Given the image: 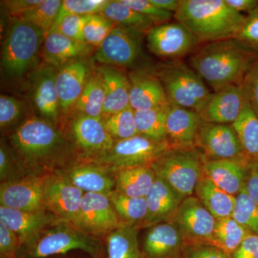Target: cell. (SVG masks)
I'll return each instance as SVG.
<instances>
[{
    "label": "cell",
    "instance_id": "cell-16",
    "mask_svg": "<svg viewBox=\"0 0 258 258\" xmlns=\"http://www.w3.org/2000/svg\"><path fill=\"white\" fill-rule=\"evenodd\" d=\"M55 173L84 193L109 196L115 189V170L97 163L81 161Z\"/></svg>",
    "mask_w": 258,
    "mask_h": 258
},
{
    "label": "cell",
    "instance_id": "cell-48",
    "mask_svg": "<svg viewBox=\"0 0 258 258\" xmlns=\"http://www.w3.org/2000/svg\"><path fill=\"white\" fill-rule=\"evenodd\" d=\"M244 98L258 115V57L241 85Z\"/></svg>",
    "mask_w": 258,
    "mask_h": 258
},
{
    "label": "cell",
    "instance_id": "cell-44",
    "mask_svg": "<svg viewBox=\"0 0 258 258\" xmlns=\"http://www.w3.org/2000/svg\"><path fill=\"white\" fill-rule=\"evenodd\" d=\"M120 1L131 9L135 10L140 14L150 19L155 25L169 23L171 19L174 18V13L157 8L152 3L150 0H120Z\"/></svg>",
    "mask_w": 258,
    "mask_h": 258
},
{
    "label": "cell",
    "instance_id": "cell-12",
    "mask_svg": "<svg viewBox=\"0 0 258 258\" xmlns=\"http://www.w3.org/2000/svg\"><path fill=\"white\" fill-rule=\"evenodd\" d=\"M74 225L86 235L102 240L120 223L109 196L85 193Z\"/></svg>",
    "mask_w": 258,
    "mask_h": 258
},
{
    "label": "cell",
    "instance_id": "cell-46",
    "mask_svg": "<svg viewBox=\"0 0 258 258\" xmlns=\"http://www.w3.org/2000/svg\"><path fill=\"white\" fill-rule=\"evenodd\" d=\"M88 16H79V15H71L64 18L55 28L51 29L57 30L64 35L76 40V41L85 42L84 35H83V29L85 25L88 21Z\"/></svg>",
    "mask_w": 258,
    "mask_h": 258
},
{
    "label": "cell",
    "instance_id": "cell-37",
    "mask_svg": "<svg viewBox=\"0 0 258 258\" xmlns=\"http://www.w3.org/2000/svg\"><path fill=\"white\" fill-rule=\"evenodd\" d=\"M169 106L134 111L139 134L157 142L167 143L166 118Z\"/></svg>",
    "mask_w": 258,
    "mask_h": 258
},
{
    "label": "cell",
    "instance_id": "cell-57",
    "mask_svg": "<svg viewBox=\"0 0 258 258\" xmlns=\"http://www.w3.org/2000/svg\"><path fill=\"white\" fill-rule=\"evenodd\" d=\"M97 258H101V257H100V255H99V256H98V257H97Z\"/></svg>",
    "mask_w": 258,
    "mask_h": 258
},
{
    "label": "cell",
    "instance_id": "cell-47",
    "mask_svg": "<svg viewBox=\"0 0 258 258\" xmlns=\"http://www.w3.org/2000/svg\"><path fill=\"white\" fill-rule=\"evenodd\" d=\"M235 39L258 50V7L248 14Z\"/></svg>",
    "mask_w": 258,
    "mask_h": 258
},
{
    "label": "cell",
    "instance_id": "cell-52",
    "mask_svg": "<svg viewBox=\"0 0 258 258\" xmlns=\"http://www.w3.org/2000/svg\"><path fill=\"white\" fill-rule=\"evenodd\" d=\"M244 187L251 200L258 205V161H252L249 164Z\"/></svg>",
    "mask_w": 258,
    "mask_h": 258
},
{
    "label": "cell",
    "instance_id": "cell-49",
    "mask_svg": "<svg viewBox=\"0 0 258 258\" xmlns=\"http://www.w3.org/2000/svg\"><path fill=\"white\" fill-rule=\"evenodd\" d=\"M20 248L18 236L0 222V258H18Z\"/></svg>",
    "mask_w": 258,
    "mask_h": 258
},
{
    "label": "cell",
    "instance_id": "cell-50",
    "mask_svg": "<svg viewBox=\"0 0 258 258\" xmlns=\"http://www.w3.org/2000/svg\"><path fill=\"white\" fill-rule=\"evenodd\" d=\"M183 258H232L216 246L210 244L184 245Z\"/></svg>",
    "mask_w": 258,
    "mask_h": 258
},
{
    "label": "cell",
    "instance_id": "cell-15",
    "mask_svg": "<svg viewBox=\"0 0 258 258\" xmlns=\"http://www.w3.org/2000/svg\"><path fill=\"white\" fill-rule=\"evenodd\" d=\"M84 194L56 173L44 175V205L60 220L74 223Z\"/></svg>",
    "mask_w": 258,
    "mask_h": 258
},
{
    "label": "cell",
    "instance_id": "cell-28",
    "mask_svg": "<svg viewBox=\"0 0 258 258\" xmlns=\"http://www.w3.org/2000/svg\"><path fill=\"white\" fill-rule=\"evenodd\" d=\"M98 73L105 89L103 116H108L130 107V81L126 75L110 66L100 68Z\"/></svg>",
    "mask_w": 258,
    "mask_h": 258
},
{
    "label": "cell",
    "instance_id": "cell-10",
    "mask_svg": "<svg viewBox=\"0 0 258 258\" xmlns=\"http://www.w3.org/2000/svg\"><path fill=\"white\" fill-rule=\"evenodd\" d=\"M195 147L206 160L252 161L244 154L240 139L232 124L203 121L199 129Z\"/></svg>",
    "mask_w": 258,
    "mask_h": 258
},
{
    "label": "cell",
    "instance_id": "cell-41",
    "mask_svg": "<svg viewBox=\"0 0 258 258\" xmlns=\"http://www.w3.org/2000/svg\"><path fill=\"white\" fill-rule=\"evenodd\" d=\"M232 217L252 233L258 235V205L251 200L244 186L235 197Z\"/></svg>",
    "mask_w": 258,
    "mask_h": 258
},
{
    "label": "cell",
    "instance_id": "cell-11",
    "mask_svg": "<svg viewBox=\"0 0 258 258\" xmlns=\"http://www.w3.org/2000/svg\"><path fill=\"white\" fill-rule=\"evenodd\" d=\"M147 46L157 57L179 60L200 46L196 37L179 22H169L153 27L147 33Z\"/></svg>",
    "mask_w": 258,
    "mask_h": 258
},
{
    "label": "cell",
    "instance_id": "cell-56",
    "mask_svg": "<svg viewBox=\"0 0 258 258\" xmlns=\"http://www.w3.org/2000/svg\"><path fill=\"white\" fill-rule=\"evenodd\" d=\"M51 258H74V257H51Z\"/></svg>",
    "mask_w": 258,
    "mask_h": 258
},
{
    "label": "cell",
    "instance_id": "cell-6",
    "mask_svg": "<svg viewBox=\"0 0 258 258\" xmlns=\"http://www.w3.org/2000/svg\"><path fill=\"white\" fill-rule=\"evenodd\" d=\"M45 36L41 29L15 18L2 51V71L10 77H20L30 71L36 63Z\"/></svg>",
    "mask_w": 258,
    "mask_h": 258
},
{
    "label": "cell",
    "instance_id": "cell-7",
    "mask_svg": "<svg viewBox=\"0 0 258 258\" xmlns=\"http://www.w3.org/2000/svg\"><path fill=\"white\" fill-rule=\"evenodd\" d=\"M154 74L161 81L170 105L199 113L211 94L198 73L180 60L162 64Z\"/></svg>",
    "mask_w": 258,
    "mask_h": 258
},
{
    "label": "cell",
    "instance_id": "cell-3",
    "mask_svg": "<svg viewBox=\"0 0 258 258\" xmlns=\"http://www.w3.org/2000/svg\"><path fill=\"white\" fill-rule=\"evenodd\" d=\"M174 18L202 44L236 38L245 15L225 0H180Z\"/></svg>",
    "mask_w": 258,
    "mask_h": 258
},
{
    "label": "cell",
    "instance_id": "cell-22",
    "mask_svg": "<svg viewBox=\"0 0 258 258\" xmlns=\"http://www.w3.org/2000/svg\"><path fill=\"white\" fill-rule=\"evenodd\" d=\"M55 68L47 66L32 76L31 97L34 106L43 119L56 125L60 116V101L56 88Z\"/></svg>",
    "mask_w": 258,
    "mask_h": 258
},
{
    "label": "cell",
    "instance_id": "cell-53",
    "mask_svg": "<svg viewBox=\"0 0 258 258\" xmlns=\"http://www.w3.org/2000/svg\"><path fill=\"white\" fill-rule=\"evenodd\" d=\"M42 2V0H12L4 1L3 3L12 15L18 17L25 12L40 4Z\"/></svg>",
    "mask_w": 258,
    "mask_h": 258
},
{
    "label": "cell",
    "instance_id": "cell-32",
    "mask_svg": "<svg viewBox=\"0 0 258 258\" xmlns=\"http://www.w3.org/2000/svg\"><path fill=\"white\" fill-rule=\"evenodd\" d=\"M232 125L245 155L250 161H258V115L246 100L240 116Z\"/></svg>",
    "mask_w": 258,
    "mask_h": 258
},
{
    "label": "cell",
    "instance_id": "cell-9",
    "mask_svg": "<svg viewBox=\"0 0 258 258\" xmlns=\"http://www.w3.org/2000/svg\"><path fill=\"white\" fill-rule=\"evenodd\" d=\"M171 222L179 230L184 245L215 246L217 219L195 195L182 200Z\"/></svg>",
    "mask_w": 258,
    "mask_h": 258
},
{
    "label": "cell",
    "instance_id": "cell-23",
    "mask_svg": "<svg viewBox=\"0 0 258 258\" xmlns=\"http://www.w3.org/2000/svg\"><path fill=\"white\" fill-rule=\"evenodd\" d=\"M203 120L198 112L169 105L166 113V142L170 148L195 147Z\"/></svg>",
    "mask_w": 258,
    "mask_h": 258
},
{
    "label": "cell",
    "instance_id": "cell-54",
    "mask_svg": "<svg viewBox=\"0 0 258 258\" xmlns=\"http://www.w3.org/2000/svg\"><path fill=\"white\" fill-rule=\"evenodd\" d=\"M232 9L238 13H249L258 7L257 0H225Z\"/></svg>",
    "mask_w": 258,
    "mask_h": 258
},
{
    "label": "cell",
    "instance_id": "cell-18",
    "mask_svg": "<svg viewBox=\"0 0 258 258\" xmlns=\"http://www.w3.org/2000/svg\"><path fill=\"white\" fill-rule=\"evenodd\" d=\"M245 103L241 86H227L211 93L199 114L204 122L233 124Z\"/></svg>",
    "mask_w": 258,
    "mask_h": 258
},
{
    "label": "cell",
    "instance_id": "cell-31",
    "mask_svg": "<svg viewBox=\"0 0 258 258\" xmlns=\"http://www.w3.org/2000/svg\"><path fill=\"white\" fill-rule=\"evenodd\" d=\"M195 196L217 220L232 216L235 197L219 188L207 176L204 175L199 181Z\"/></svg>",
    "mask_w": 258,
    "mask_h": 258
},
{
    "label": "cell",
    "instance_id": "cell-55",
    "mask_svg": "<svg viewBox=\"0 0 258 258\" xmlns=\"http://www.w3.org/2000/svg\"><path fill=\"white\" fill-rule=\"evenodd\" d=\"M150 1L157 8L166 11L171 12L174 14L179 8L180 5V0H150Z\"/></svg>",
    "mask_w": 258,
    "mask_h": 258
},
{
    "label": "cell",
    "instance_id": "cell-20",
    "mask_svg": "<svg viewBox=\"0 0 258 258\" xmlns=\"http://www.w3.org/2000/svg\"><path fill=\"white\" fill-rule=\"evenodd\" d=\"M129 102L134 111L154 109L169 106L165 91L154 73L136 71L128 76Z\"/></svg>",
    "mask_w": 258,
    "mask_h": 258
},
{
    "label": "cell",
    "instance_id": "cell-1",
    "mask_svg": "<svg viewBox=\"0 0 258 258\" xmlns=\"http://www.w3.org/2000/svg\"><path fill=\"white\" fill-rule=\"evenodd\" d=\"M9 139L10 147L30 174L46 175L80 161L69 139L43 118L25 120Z\"/></svg>",
    "mask_w": 258,
    "mask_h": 258
},
{
    "label": "cell",
    "instance_id": "cell-4",
    "mask_svg": "<svg viewBox=\"0 0 258 258\" xmlns=\"http://www.w3.org/2000/svg\"><path fill=\"white\" fill-rule=\"evenodd\" d=\"M102 240L86 235L72 223L58 220L24 242L18 258H51L74 250H81L97 258L101 252Z\"/></svg>",
    "mask_w": 258,
    "mask_h": 258
},
{
    "label": "cell",
    "instance_id": "cell-34",
    "mask_svg": "<svg viewBox=\"0 0 258 258\" xmlns=\"http://www.w3.org/2000/svg\"><path fill=\"white\" fill-rule=\"evenodd\" d=\"M105 89L98 71L91 74L74 108L78 114L103 118Z\"/></svg>",
    "mask_w": 258,
    "mask_h": 258
},
{
    "label": "cell",
    "instance_id": "cell-36",
    "mask_svg": "<svg viewBox=\"0 0 258 258\" xmlns=\"http://www.w3.org/2000/svg\"><path fill=\"white\" fill-rule=\"evenodd\" d=\"M250 233L232 217L218 219L214 233L215 246L231 255Z\"/></svg>",
    "mask_w": 258,
    "mask_h": 258
},
{
    "label": "cell",
    "instance_id": "cell-42",
    "mask_svg": "<svg viewBox=\"0 0 258 258\" xmlns=\"http://www.w3.org/2000/svg\"><path fill=\"white\" fill-rule=\"evenodd\" d=\"M109 2L108 0H64L62 1L55 23L51 29L55 28L68 16H88L100 14L103 13Z\"/></svg>",
    "mask_w": 258,
    "mask_h": 258
},
{
    "label": "cell",
    "instance_id": "cell-40",
    "mask_svg": "<svg viewBox=\"0 0 258 258\" xmlns=\"http://www.w3.org/2000/svg\"><path fill=\"white\" fill-rule=\"evenodd\" d=\"M26 167L12 147L3 139L0 144V181L10 182L29 175Z\"/></svg>",
    "mask_w": 258,
    "mask_h": 258
},
{
    "label": "cell",
    "instance_id": "cell-43",
    "mask_svg": "<svg viewBox=\"0 0 258 258\" xmlns=\"http://www.w3.org/2000/svg\"><path fill=\"white\" fill-rule=\"evenodd\" d=\"M115 24L102 13L90 15L83 29L85 42L98 47L114 28Z\"/></svg>",
    "mask_w": 258,
    "mask_h": 258
},
{
    "label": "cell",
    "instance_id": "cell-38",
    "mask_svg": "<svg viewBox=\"0 0 258 258\" xmlns=\"http://www.w3.org/2000/svg\"><path fill=\"white\" fill-rule=\"evenodd\" d=\"M62 3L60 0H42L40 4L16 18L35 25L47 35L55 23Z\"/></svg>",
    "mask_w": 258,
    "mask_h": 258
},
{
    "label": "cell",
    "instance_id": "cell-26",
    "mask_svg": "<svg viewBox=\"0 0 258 258\" xmlns=\"http://www.w3.org/2000/svg\"><path fill=\"white\" fill-rule=\"evenodd\" d=\"M251 161L205 160L204 175L219 188L236 197L243 188Z\"/></svg>",
    "mask_w": 258,
    "mask_h": 258
},
{
    "label": "cell",
    "instance_id": "cell-21",
    "mask_svg": "<svg viewBox=\"0 0 258 258\" xmlns=\"http://www.w3.org/2000/svg\"><path fill=\"white\" fill-rule=\"evenodd\" d=\"M90 76L87 62L81 59L71 61L57 71L56 88L62 114L67 115L77 103Z\"/></svg>",
    "mask_w": 258,
    "mask_h": 258
},
{
    "label": "cell",
    "instance_id": "cell-27",
    "mask_svg": "<svg viewBox=\"0 0 258 258\" xmlns=\"http://www.w3.org/2000/svg\"><path fill=\"white\" fill-rule=\"evenodd\" d=\"M44 58L49 66L60 68L80 57L87 55L91 45L86 42L76 41L57 30L49 31L44 40Z\"/></svg>",
    "mask_w": 258,
    "mask_h": 258
},
{
    "label": "cell",
    "instance_id": "cell-29",
    "mask_svg": "<svg viewBox=\"0 0 258 258\" xmlns=\"http://www.w3.org/2000/svg\"><path fill=\"white\" fill-rule=\"evenodd\" d=\"M140 227L121 224L102 239L101 258H143L139 240Z\"/></svg>",
    "mask_w": 258,
    "mask_h": 258
},
{
    "label": "cell",
    "instance_id": "cell-24",
    "mask_svg": "<svg viewBox=\"0 0 258 258\" xmlns=\"http://www.w3.org/2000/svg\"><path fill=\"white\" fill-rule=\"evenodd\" d=\"M58 220H61L47 210L23 211L0 206V222L18 236L20 246Z\"/></svg>",
    "mask_w": 258,
    "mask_h": 258
},
{
    "label": "cell",
    "instance_id": "cell-14",
    "mask_svg": "<svg viewBox=\"0 0 258 258\" xmlns=\"http://www.w3.org/2000/svg\"><path fill=\"white\" fill-rule=\"evenodd\" d=\"M142 35L141 32L115 25L98 47L95 59L108 66H132L140 57Z\"/></svg>",
    "mask_w": 258,
    "mask_h": 258
},
{
    "label": "cell",
    "instance_id": "cell-8",
    "mask_svg": "<svg viewBox=\"0 0 258 258\" xmlns=\"http://www.w3.org/2000/svg\"><path fill=\"white\" fill-rule=\"evenodd\" d=\"M166 142H159L138 135L125 140L115 141L107 152L87 161L108 166L114 170L150 166L169 149Z\"/></svg>",
    "mask_w": 258,
    "mask_h": 258
},
{
    "label": "cell",
    "instance_id": "cell-33",
    "mask_svg": "<svg viewBox=\"0 0 258 258\" xmlns=\"http://www.w3.org/2000/svg\"><path fill=\"white\" fill-rule=\"evenodd\" d=\"M109 199L120 223L143 228L148 214L146 198H131L113 190Z\"/></svg>",
    "mask_w": 258,
    "mask_h": 258
},
{
    "label": "cell",
    "instance_id": "cell-19",
    "mask_svg": "<svg viewBox=\"0 0 258 258\" xmlns=\"http://www.w3.org/2000/svg\"><path fill=\"white\" fill-rule=\"evenodd\" d=\"M184 242L171 222L147 228L141 244L143 258H183Z\"/></svg>",
    "mask_w": 258,
    "mask_h": 258
},
{
    "label": "cell",
    "instance_id": "cell-35",
    "mask_svg": "<svg viewBox=\"0 0 258 258\" xmlns=\"http://www.w3.org/2000/svg\"><path fill=\"white\" fill-rule=\"evenodd\" d=\"M102 14L113 22L115 25L124 27L144 34L155 26L150 19L131 9L120 0L110 1Z\"/></svg>",
    "mask_w": 258,
    "mask_h": 258
},
{
    "label": "cell",
    "instance_id": "cell-30",
    "mask_svg": "<svg viewBox=\"0 0 258 258\" xmlns=\"http://www.w3.org/2000/svg\"><path fill=\"white\" fill-rule=\"evenodd\" d=\"M156 179L150 166L119 169L115 171L114 190L131 198H146Z\"/></svg>",
    "mask_w": 258,
    "mask_h": 258
},
{
    "label": "cell",
    "instance_id": "cell-5",
    "mask_svg": "<svg viewBox=\"0 0 258 258\" xmlns=\"http://www.w3.org/2000/svg\"><path fill=\"white\" fill-rule=\"evenodd\" d=\"M206 159L198 148H169L151 164L160 178L183 198L195 195Z\"/></svg>",
    "mask_w": 258,
    "mask_h": 258
},
{
    "label": "cell",
    "instance_id": "cell-39",
    "mask_svg": "<svg viewBox=\"0 0 258 258\" xmlns=\"http://www.w3.org/2000/svg\"><path fill=\"white\" fill-rule=\"evenodd\" d=\"M107 132L115 141L125 140L138 135L135 115L132 107L103 118Z\"/></svg>",
    "mask_w": 258,
    "mask_h": 258
},
{
    "label": "cell",
    "instance_id": "cell-17",
    "mask_svg": "<svg viewBox=\"0 0 258 258\" xmlns=\"http://www.w3.org/2000/svg\"><path fill=\"white\" fill-rule=\"evenodd\" d=\"M44 176L29 174L23 179L0 183V206L23 210H46L43 203Z\"/></svg>",
    "mask_w": 258,
    "mask_h": 258
},
{
    "label": "cell",
    "instance_id": "cell-51",
    "mask_svg": "<svg viewBox=\"0 0 258 258\" xmlns=\"http://www.w3.org/2000/svg\"><path fill=\"white\" fill-rule=\"evenodd\" d=\"M232 258H258V235L250 233L244 239L235 252Z\"/></svg>",
    "mask_w": 258,
    "mask_h": 258
},
{
    "label": "cell",
    "instance_id": "cell-25",
    "mask_svg": "<svg viewBox=\"0 0 258 258\" xmlns=\"http://www.w3.org/2000/svg\"><path fill=\"white\" fill-rule=\"evenodd\" d=\"M184 198L160 178L157 177L147 196V218L143 228L171 222Z\"/></svg>",
    "mask_w": 258,
    "mask_h": 258
},
{
    "label": "cell",
    "instance_id": "cell-2",
    "mask_svg": "<svg viewBox=\"0 0 258 258\" xmlns=\"http://www.w3.org/2000/svg\"><path fill=\"white\" fill-rule=\"evenodd\" d=\"M258 57V50L237 39L200 44L190 55L191 67L206 84L218 91L241 86Z\"/></svg>",
    "mask_w": 258,
    "mask_h": 258
},
{
    "label": "cell",
    "instance_id": "cell-13",
    "mask_svg": "<svg viewBox=\"0 0 258 258\" xmlns=\"http://www.w3.org/2000/svg\"><path fill=\"white\" fill-rule=\"evenodd\" d=\"M71 143L80 161H88L109 150L115 141L107 132L103 118L78 114L70 123Z\"/></svg>",
    "mask_w": 258,
    "mask_h": 258
},
{
    "label": "cell",
    "instance_id": "cell-45",
    "mask_svg": "<svg viewBox=\"0 0 258 258\" xmlns=\"http://www.w3.org/2000/svg\"><path fill=\"white\" fill-rule=\"evenodd\" d=\"M23 111L21 103L13 96H0V126L2 130L18 121Z\"/></svg>",
    "mask_w": 258,
    "mask_h": 258
}]
</instances>
